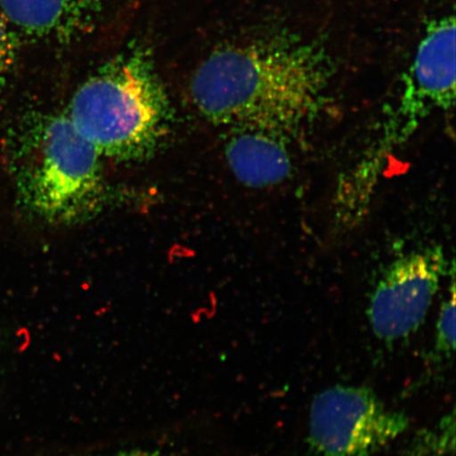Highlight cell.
Segmentation results:
<instances>
[{"label":"cell","instance_id":"cell-1","mask_svg":"<svg viewBox=\"0 0 456 456\" xmlns=\"http://www.w3.org/2000/svg\"><path fill=\"white\" fill-rule=\"evenodd\" d=\"M330 77L329 60L311 45H232L201 62L191 96L209 122L285 138L322 110Z\"/></svg>","mask_w":456,"mask_h":456},{"label":"cell","instance_id":"cell-2","mask_svg":"<svg viewBox=\"0 0 456 456\" xmlns=\"http://www.w3.org/2000/svg\"><path fill=\"white\" fill-rule=\"evenodd\" d=\"M68 118L101 157L136 162L161 148L174 112L151 53L135 45L79 86Z\"/></svg>","mask_w":456,"mask_h":456},{"label":"cell","instance_id":"cell-3","mask_svg":"<svg viewBox=\"0 0 456 456\" xmlns=\"http://www.w3.org/2000/svg\"><path fill=\"white\" fill-rule=\"evenodd\" d=\"M101 155L64 114L28 118L16 136L13 170L27 212L47 224L74 225L104 208Z\"/></svg>","mask_w":456,"mask_h":456},{"label":"cell","instance_id":"cell-4","mask_svg":"<svg viewBox=\"0 0 456 456\" xmlns=\"http://www.w3.org/2000/svg\"><path fill=\"white\" fill-rule=\"evenodd\" d=\"M409 426L370 387L338 385L314 397L307 442L314 456H373Z\"/></svg>","mask_w":456,"mask_h":456},{"label":"cell","instance_id":"cell-5","mask_svg":"<svg viewBox=\"0 0 456 456\" xmlns=\"http://www.w3.org/2000/svg\"><path fill=\"white\" fill-rule=\"evenodd\" d=\"M453 265L449 267L440 245L411 250L393 261L369 302L368 317L376 338L393 345L414 334Z\"/></svg>","mask_w":456,"mask_h":456},{"label":"cell","instance_id":"cell-6","mask_svg":"<svg viewBox=\"0 0 456 456\" xmlns=\"http://www.w3.org/2000/svg\"><path fill=\"white\" fill-rule=\"evenodd\" d=\"M403 94L430 111L453 110L455 102V21H433L419 45Z\"/></svg>","mask_w":456,"mask_h":456},{"label":"cell","instance_id":"cell-7","mask_svg":"<svg viewBox=\"0 0 456 456\" xmlns=\"http://www.w3.org/2000/svg\"><path fill=\"white\" fill-rule=\"evenodd\" d=\"M104 0H0V12L24 36L70 43L88 33Z\"/></svg>","mask_w":456,"mask_h":456},{"label":"cell","instance_id":"cell-8","mask_svg":"<svg viewBox=\"0 0 456 456\" xmlns=\"http://www.w3.org/2000/svg\"><path fill=\"white\" fill-rule=\"evenodd\" d=\"M228 165L242 184L264 188L282 183L292 159L281 135L255 128H235L225 145Z\"/></svg>","mask_w":456,"mask_h":456},{"label":"cell","instance_id":"cell-9","mask_svg":"<svg viewBox=\"0 0 456 456\" xmlns=\"http://www.w3.org/2000/svg\"><path fill=\"white\" fill-rule=\"evenodd\" d=\"M455 349V284L452 273L449 297L443 302L436 324L435 356L436 359L452 357Z\"/></svg>","mask_w":456,"mask_h":456},{"label":"cell","instance_id":"cell-10","mask_svg":"<svg viewBox=\"0 0 456 456\" xmlns=\"http://www.w3.org/2000/svg\"><path fill=\"white\" fill-rule=\"evenodd\" d=\"M15 47L13 28L0 12V90L4 87L10 68L13 64Z\"/></svg>","mask_w":456,"mask_h":456},{"label":"cell","instance_id":"cell-11","mask_svg":"<svg viewBox=\"0 0 456 456\" xmlns=\"http://www.w3.org/2000/svg\"><path fill=\"white\" fill-rule=\"evenodd\" d=\"M114 456H162L159 452H146V450H130V452H123Z\"/></svg>","mask_w":456,"mask_h":456}]
</instances>
